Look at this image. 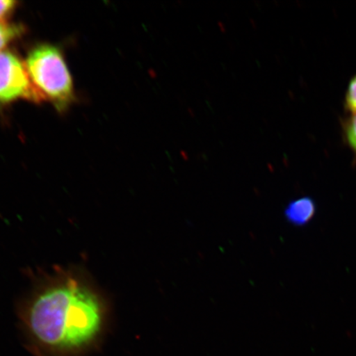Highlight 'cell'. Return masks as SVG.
Listing matches in <instances>:
<instances>
[{
	"mask_svg": "<svg viewBox=\"0 0 356 356\" xmlns=\"http://www.w3.org/2000/svg\"><path fill=\"white\" fill-rule=\"evenodd\" d=\"M19 319L26 348L35 356H88L104 339L110 309L86 270L58 266L37 277Z\"/></svg>",
	"mask_w": 356,
	"mask_h": 356,
	"instance_id": "cell-1",
	"label": "cell"
},
{
	"mask_svg": "<svg viewBox=\"0 0 356 356\" xmlns=\"http://www.w3.org/2000/svg\"><path fill=\"white\" fill-rule=\"evenodd\" d=\"M26 68L35 88L44 100L65 111L74 99V86L68 66L59 48L42 44L29 52Z\"/></svg>",
	"mask_w": 356,
	"mask_h": 356,
	"instance_id": "cell-2",
	"label": "cell"
},
{
	"mask_svg": "<svg viewBox=\"0 0 356 356\" xmlns=\"http://www.w3.org/2000/svg\"><path fill=\"white\" fill-rule=\"evenodd\" d=\"M19 99L42 102L44 97L31 79L28 68L10 51H0V105Z\"/></svg>",
	"mask_w": 356,
	"mask_h": 356,
	"instance_id": "cell-3",
	"label": "cell"
},
{
	"mask_svg": "<svg viewBox=\"0 0 356 356\" xmlns=\"http://www.w3.org/2000/svg\"><path fill=\"white\" fill-rule=\"evenodd\" d=\"M315 211L314 200L309 197H302L289 204L284 211V216L291 224L302 226L308 224Z\"/></svg>",
	"mask_w": 356,
	"mask_h": 356,
	"instance_id": "cell-4",
	"label": "cell"
},
{
	"mask_svg": "<svg viewBox=\"0 0 356 356\" xmlns=\"http://www.w3.org/2000/svg\"><path fill=\"white\" fill-rule=\"evenodd\" d=\"M24 32V29L20 25L0 22V51L7 44L19 38Z\"/></svg>",
	"mask_w": 356,
	"mask_h": 356,
	"instance_id": "cell-5",
	"label": "cell"
},
{
	"mask_svg": "<svg viewBox=\"0 0 356 356\" xmlns=\"http://www.w3.org/2000/svg\"><path fill=\"white\" fill-rule=\"evenodd\" d=\"M17 2L11 0H0V22H6L17 8Z\"/></svg>",
	"mask_w": 356,
	"mask_h": 356,
	"instance_id": "cell-6",
	"label": "cell"
},
{
	"mask_svg": "<svg viewBox=\"0 0 356 356\" xmlns=\"http://www.w3.org/2000/svg\"><path fill=\"white\" fill-rule=\"evenodd\" d=\"M346 137L351 148L356 152V113L350 120L346 127Z\"/></svg>",
	"mask_w": 356,
	"mask_h": 356,
	"instance_id": "cell-7",
	"label": "cell"
},
{
	"mask_svg": "<svg viewBox=\"0 0 356 356\" xmlns=\"http://www.w3.org/2000/svg\"><path fill=\"white\" fill-rule=\"evenodd\" d=\"M346 104L348 108L356 113V76L351 80L347 91Z\"/></svg>",
	"mask_w": 356,
	"mask_h": 356,
	"instance_id": "cell-8",
	"label": "cell"
}]
</instances>
